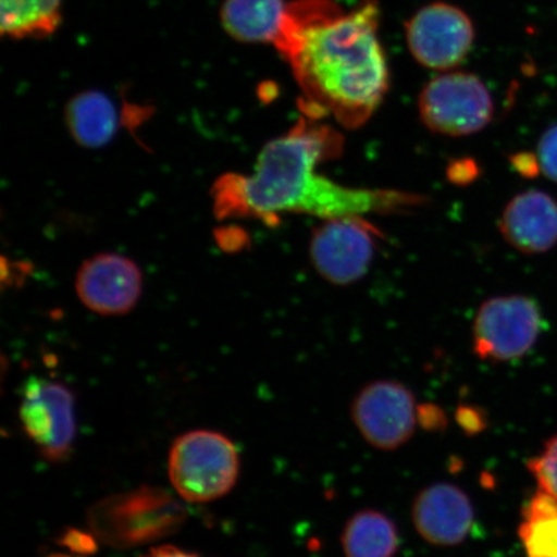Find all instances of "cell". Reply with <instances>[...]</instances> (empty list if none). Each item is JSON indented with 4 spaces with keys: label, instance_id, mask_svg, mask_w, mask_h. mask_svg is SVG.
<instances>
[{
    "label": "cell",
    "instance_id": "1",
    "mask_svg": "<svg viewBox=\"0 0 557 557\" xmlns=\"http://www.w3.org/2000/svg\"><path fill=\"white\" fill-rule=\"evenodd\" d=\"M380 7L363 0L345 12L334 0H294L274 46L288 61L306 116H331L347 129L364 125L388 90L379 39Z\"/></svg>",
    "mask_w": 557,
    "mask_h": 557
},
{
    "label": "cell",
    "instance_id": "2",
    "mask_svg": "<svg viewBox=\"0 0 557 557\" xmlns=\"http://www.w3.org/2000/svg\"><path fill=\"white\" fill-rule=\"evenodd\" d=\"M344 137L337 129L305 116L287 134L263 146L253 172L227 174L213 187L219 218H255L277 224L284 213L322 220L404 213L428 203L422 195L360 189L336 183L317 171L338 158Z\"/></svg>",
    "mask_w": 557,
    "mask_h": 557
},
{
    "label": "cell",
    "instance_id": "3",
    "mask_svg": "<svg viewBox=\"0 0 557 557\" xmlns=\"http://www.w3.org/2000/svg\"><path fill=\"white\" fill-rule=\"evenodd\" d=\"M186 518V508L169 492L143 486L100 500L88 512V525L104 545L129 548L177 532Z\"/></svg>",
    "mask_w": 557,
    "mask_h": 557
},
{
    "label": "cell",
    "instance_id": "4",
    "mask_svg": "<svg viewBox=\"0 0 557 557\" xmlns=\"http://www.w3.org/2000/svg\"><path fill=\"white\" fill-rule=\"evenodd\" d=\"M239 469L238 449L215 431L181 435L170 451L171 483L187 503L206 504L226 496L239 478Z\"/></svg>",
    "mask_w": 557,
    "mask_h": 557
},
{
    "label": "cell",
    "instance_id": "5",
    "mask_svg": "<svg viewBox=\"0 0 557 557\" xmlns=\"http://www.w3.org/2000/svg\"><path fill=\"white\" fill-rule=\"evenodd\" d=\"M418 110L423 124L435 134L463 137L478 134L491 123L494 103L476 75L449 72L428 83Z\"/></svg>",
    "mask_w": 557,
    "mask_h": 557
},
{
    "label": "cell",
    "instance_id": "6",
    "mask_svg": "<svg viewBox=\"0 0 557 557\" xmlns=\"http://www.w3.org/2000/svg\"><path fill=\"white\" fill-rule=\"evenodd\" d=\"M542 312L534 299L521 295L487 299L472 326L473 352L486 361L524 357L537 343Z\"/></svg>",
    "mask_w": 557,
    "mask_h": 557
},
{
    "label": "cell",
    "instance_id": "7",
    "mask_svg": "<svg viewBox=\"0 0 557 557\" xmlns=\"http://www.w3.org/2000/svg\"><path fill=\"white\" fill-rule=\"evenodd\" d=\"M381 236L380 230L366 218L324 220L311 235L313 268L333 284L358 282L371 268Z\"/></svg>",
    "mask_w": 557,
    "mask_h": 557
},
{
    "label": "cell",
    "instance_id": "8",
    "mask_svg": "<svg viewBox=\"0 0 557 557\" xmlns=\"http://www.w3.org/2000/svg\"><path fill=\"white\" fill-rule=\"evenodd\" d=\"M20 420L27 437L48 461H64L76 435L74 395L64 383L33 379L20 401Z\"/></svg>",
    "mask_w": 557,
    "mask_h": 557
},
{
    "label": "cell",
    "instance_id": "9",
    "mask_svg": "<svg viewBox=\"0 0 557 557\" xmlns=\"http://www.w3.org/2000/svg\"><path fill=\"white\" fill-rule=\"evenodd\" d=\"M414 395L398 381L368 383L355 396L351 418L364 441L380 450H396L412 438L418 422Z\"/></svg>",
    "mask_w": 557,
    "mask_h": 557
},
{
    "label": "cell",
    "instance_id": "10",
    "mask_svg": "<svg viewBox=\"0 0 557 557\" xmlns=\"http://www.w3.org/2000/svg\"><path fill=\"white\" fill-rule=\"evenodd\" d=\"M407 44L417 62L429 69L449 70L461 64L475 39L468 13L448 3H431L406 24Z\"/></svg>",
    "mask_w": 557,
    "mask_h": 557
},
{
    "label": "cell",
    "instance_id": "11",
    "mask_svg": "<svg viewBox=\"0 0 557 557\" xmlns=\"http://www.w3.org/2000/svg\"><path fill=\"white\" fill-rule=\"evenodd\" d=\"M143 287L144 276L137 263L117 253L90 257L75 278L81 302L104 317L124 315L134 310Z\"/></svg>",
    "mask_w": 557,
    "mask_h": 557
},
{
    "label": "cell",
    "instance_id": "12",
    "mask_svg": "<svg viewBox=\"0 0 557 557\" xmlns=\"http://www.w3.org/2000/svg\"><path fill=\"white\" fill-rule=\"evenodd\" d=\"M412 519L416 531L430 545L451 547L468 539L475 512L461 487L436 483L417 494Z\"/></svg>",
    "mask_w": 557,
    "mask_h": 557
},
{
    "label": "cell",
    "instance_id": "13",
    "mask_svg": "<svg viewBox=\"0 0 557 557\" xmlns=\"http://www.w3.org/2000/svg\"><path fill=\"white\" fill-rule=\"evenodd\" d=\"M499 230L520 252L546 253L557 244V201L541 190L518 194L504 209Z\"/></svg>",
    "mask_w": 557,
    "mask_h": 557
},
{
    "label": "cell",
    "instance_id": "14",
    "mask_svg": "<svg viewBox=\"0 0 557 557\" xmlns=\"http://www.w3.org/2000/svg\"><path fill=\"white\" fill-rule=\"evenodd\" d=\"M66 125L76 144L99 149L120 131V110L109 96L88 90L73 97L65 110Z\"/></svg>",
    "mask_w": 557,
    "mask_h": 557
},
{
    "label": "cell",
    "instance_id": "15",
    "mask_svg": "<svg viewBox=\"0 0 557 557\" xmlns=\"http://www.w3.org/2000/svg\"><path fill=\"white\" fill-rule=\"evenodd\" d=\"M287 3L284 0H226L221 23L228 35L244 44H275Z\"/></svg>",
    "mask_w": 557,
    "mask_h": 557
},
{
    "label": "cell",
    "instance_id": "16",
    "mask_svg": "<svg viewBox=\"0 0 557 557\" xmlns=\"http://www.w3.org/2000/svg\"><path fill=\"white\" fill-rule=\"evenodd\" d=\"M341 543L346 557H395L400 545L395 522L371 508L347 520Z\"/></svg>",
    "mask_w": 557,
    "mask_h": 557
},
{
    "label": "cell",
    "instance_id": "17",
    "mask_svg": "<svg viewBox=\"0 0 557 557\" xmlns=\"http://www.w3.org/2000/svg\"><path fill=\"white\" fill-rule=\"evenodd\" d=\"M62 0H2L0 30L12 39L45 38L61 24Z\"/></svg>",
    "mask_w": 557,
    "mask_h": 557
},
{
    "label": "cell",
    "instance_id": "18",
    "mask_svg": "<svg viewBox=\"0 0 557 557\" xmlns=\"http://www.w3.org/2000/svg\"><path fill=\"white\" fill-rule=\"evenodd\" d=\"M519 537L527 557H557V498L534 494L522 510Z\"/></svg>",
    "mask_w": 557,
    "mask_h": 557
},
{
    "label": "cell",
    "instance_id": "19",
    "mask_svg": "<svg viewBox=\"0 0 557 557\" xmlns=\"http://www.w3.org/2000/svg\"><path fill=\"white\" fill-rule=\"evenodd\" d=\"M528 469L537 480L540 490L557 498V435L549 438L540 456L528 462Z\"/></svg>",
    "mask_w": 557,
    "mask_h": 557
},
{
    "label": "cell",
    "instance_id": "20",
    "mask_svg": "<svg viewBox=\"0 0 557 557\" xmlns=\"http://www.w3.org/2000/svg\"><path fill=\"white\" fill-rule=\"evenodd\" d=\"M535 157L539 160L540 171L557 184V124L541 136Z\"/></svg>",
    "mask_w": 557,
    "mask_h": 557
},
{
    "label": "cell",
    "instance_id": "21",
    "mask_svg": "<svg viewBox=\"0 0 557 557\" xmlns=\"http://www.w3.org/2000/svg\"><path fill=\"white\" fill-rule=\"evenodd\" d=\"M456 420L468 435L482 434L486 428V417L482 409L461 406L457 409Z\"/></svg>",
    "mask_w": 557,
    "mask_h": 557
},
{
    "label": "cell",
    "instance_id": "22",
    "mask_svg": "<svg viewBox=\"0 0 557 557\" xmlns=\"http://www.w3.org/2000/svg\"><path fill=\"white\" fill-rule=\"evenodd\" d=\"M417 418L424 429L431 431L443 430L447 426V418H445L443 410L433 406V404H423V406L418 407Z\"/></svg>",
    "mask_w": 557,
    "mask_h": 557
},
{
    "label": "cell",
    "instance_id": "23",
    "mask_svg": "<svg viewBox=\"0 0 557 557\" xmlns=\"http://www.w3.org/2000/svg\"><path fill=\"white\" fill-rule=\"evenodd\" d=\"M513 165L527 177L534 176L540 171L537 157L533 154H519L515 157Z\"/></svg>",
    "mask_w": 557,
    "mask_h": 557
},
{
    "label": "cell",
    "instance_id": "24",
    "mask_svg": "<svg viewBox=\"0 0 557 557\" xmlns=\"http://www.w3.org/2000/svg\"><path fill=\"white\" fill-rule=\"evenodd\" d=\"M141 557H200L197 554H193L189 552H185V549H181L174 546H159L157 548H151L149 553H146Z\"/></svg>",
    "mask_w": 557,
    "mask_h": 557
}]
</instances>
